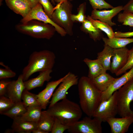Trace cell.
I'll use <instances>...</instances> for the list:
<instances>
[{"instance_id":"20","label":"cell","mask_w":133,"mask_h":133,"mask_svg":"<svg viewBox=\"0 0 133 133\" xmlns=\"http://www.w3.org/2000/svg\"><path fill=\"white\" fill-rule=\"evenodd\" d=\"M42 109L39 105L28 107L27 111L24 113L13 119L37 123L41 115Z\"/></svg>"},{"instance_id":"26","label":"cell","mask_w":133,"mask_h":133,"mask_svg":"<svg viewBox=\"0 0 133 133\" xmlns=\"http://www.w3.org/2000/svg\"><path fill=\"white\" fill-rule=\"evenodd\" d=\"M102 39L104 44L108 45L115 49L124 48L128 44L133 43V38L114 37L110 38L103 37Z\"/></svg>"},{"instance_id":"33","label":"cell","mask_w":133,"mask_h":133,"mask_svg":"<svg viewBox=\"0 0 133 133\" xmlns=\"http://www.w3.org/2000/svg\"><path fill=\"white\" fill-rule=\"evenodd\" d=\"M88 0L93 9L101 10L104 9L112 8L114 7L104 0Z\"/></svg>"},{"instance_id":"28","label":"cell","mask_w":133,"mask_h":133,"mask_svg":"<svg viewBox=\"0 0 133 133\" xmlns=\"http://www.w3.org/2000/svg\"><path fill=\"white\" fill-rule=\"evenodd\" d=\"M86 18L95 27L105 33L108 38H111L114 37V32L111 27L108 24L99 20L94 19L89 15L87 16Z\"/></svg>"},{"instance_id":"40","label":"cell","mask_w":133,"mask_h":133,"mask_svg":"<svg viewBox=\"0 0 133 133\" xmlns=\"http://www.w3.org/2000/svg\"><path fill=\"white\" fill-rule=\"evenodd\" d=\"M123 12L133 14V0H130L123 7Z\"/></svg>"},{"instance_id":"12","label":"cell","mask_w":133,"mask_h":133,"mask_svg":"<svg viewBox=\"0 0 133 133\" xmlns=\"http://www.w3.org/2000/svg\"><path fill=\"white\" fill-rule=\"evenodd\" d=\"M22 74L16 80L10 81L7 86L6 94L8 97L14 103L21 101V96L25 89Z\"/></svg>"},{"instance_id":"9","label":"cell","mask_w":133,"mask_h":133,"mask_svg":"<svg viewBox=\"0 0 133 133\" xmlns=\"http://www.w3.org/2000/svg\"><path fill=\"white\" fill-rule=\"evenodd\" d=\"M32 19L38 20L52 25L55 28L56 32L62 37L65 36L67 34L65 31L54 23L47 15L42 6L39 3L32 8L28 15L21 19L20 22L25 23Z\"/></svg>"},{"instance_id":"35","label":"cell","mask_w":133,"mask_h":133,"mask_svg":"<svg viewBox=\"0 0 133 133\" xmlns=\"http://www.w3.org/2000/svg\"><path fill=\"white\" fill-rule=\"evenodd\" d=\"M133 67V47L129 50V56L127 62L125 66L115 74L118 76L126 72L128 70Z\"/></svg>"},{"instance_id":"19","label":"cell","mask_w":133,"mask_h":133,"mask_svg":"<svg viewBox=\"0 0 133 133\" xmlns=\"http://www.w3.org/2000/svg\"><path fill=\"white\" fill-rule=\"evenodd\" d=\"M116 79L106 72L90 79L95 86L103 92L109 88Z\"/></svg>"},{"instance_id":"3","label":"cell","mask_w":133,"mask_h":133,"mask_svg":"<svg viewBox=\"0 0 133 133\" xmlns=\"http://www.w3.org/2000/svg\"><path fill=\"white\" fill-rule=\"evenodd\" d=\"M56 56L53 52L47 50L34 51L30 55L27 65L23 68L22 74L24 81L34 73L52 69Z\"/></svg>"},{"instance_id":"23","label":"cell","mask_w":133,"mask_h":133,"mask_svg":"<svg viewBox=\"0 0 133 133\" xmlns=\"http://www.w3.org/2000/svg\"><path fill=\"white\" fill-rule=\"evenodd\" d=\"M12 130L17 133H30L37 128V123L13 119Z\"/></svg>"},{"instance_id":"24","label":"cell","mask_w":133,"mask_h":133,"mask_svg":"<svg viewBox=\"0 0 133 133\" xmlns=\"http://www.w3.org/2000/svg\"><path fill=\"white\" fill-rule=\"evenodd\" d=\"M114 50L109 46L104 44L103 50L97 53V59L107 71L110 70V69L111 59L113 55Z\"/></svg>"},{"instance_id":"16","label":"cell","mask_w":133,"mask_h":133,"mask_svg":"<svg viewBox=\"0 0 133 133\" xmlns=\"http://www.w3.org/2000/svg\"><path fill=\"white\" fill-rule=\"evenodd\" d=\"M133 78V67L120 77L116 78L109 88L102 92L101 101L108 99L114 92Z\"/></svg>"},{"instance_id":"17","label":"cell","mask_w":133,"mask_h":133,"mask_svg":"<svg viewBox=\"0 0 133 133\" xmlns=\"http://www.w3.org/2000/svg\"><path fill=\"white\" fill-rule=\"evenodd\" d=\"M7 6L14 13L25 17L32 8L27 0H5Z\"/></svg>"},{"instance_id":"21","label":"cell","mask_w":133,"mask_h":133,"mask_svg":"<svg viewBox=\"0 0 133 133\" xmlns=\"http://www.w3.org/2000/svg\"><path fill=\"white\" fill-rule=\"evenodd\" d=\"M83 61L87 66L89 70L87 77L92 79L97 76L106 72L107 70L97 59L92 60L84 58Z\"/></svg>"},{"instance_id":"22","label":"cell","mask_w":133,"mask_h":133,"mask_svg":"<svg viewBox=\"0 0 133 133\" xmlns=\"http://www.w3.org/2000/svg\"><path fill=\"white\" fill-rule=\"evenodd\" d=\"M81 31L88 34L90 38L94 41L100 40L103 37L102 31L95 27L87 18L80 27Z\"/></svg>"},{"instance_id":"34","label":"cell","mask_w":133,"mask_h":133,"mask_svg":"<svg viewBox=\"0 0 133 133\" xmlns=\"http://www.w3.org/2000/svg\"><path fill=\"white\" fill-rule=\"evenodd\" d=\"M69 127L61 122L56 118H54V120L51 131V133H63L65 131L67 130Z\"/></svg>"},{"instance_id":"32","label":"cell","mask_w":133,"mask_h":133,"mask_svg":"<svg viewBox=\"0 0 133 133\" xmlns=\"http://www.w3.org/2000/svg\"><path fill=\"white\" fill-rule=\"evenodd\" d=\"M15 103L9 98L1 96L0 97V113L1 114L9 109Z\"/></svg>"},{"instance_id":"37","label":"cell","mask_w":133,"mask_h":133,"mask_svg":"<svg viewBox=\"0 0 133 133\" xmlns=\"http://www.w3.org/2000/svg\"><path fill=\"white\" fill-rule=\"evenodd\" d=\"M16 73L9 68H0V79L11 78L15 76Z\"/></svg>"},{"instance_id":"5","label":"cell","mask_w":133,"mask_h":133,"mask_svg":"<svg viewBox=\"0 0 133 133\" xmlns=\"http://www.w3.org/2000/svg\"><path fill=\"white\" fill-rule=\"evenodd\" d=\"M73 6L70 1L58 3L54 7L51 19L57 25L63 28L67 34L72 36L73 34L74 22L71 17Z\"/></svg>"},{"instance_id":"18","label":"cell","mask_w":133,"mask_h":133,"mask_svg":"<svg viewBox=\"0 0 133 133\" xmlns=\"http://www.w3.org/2000/svg\"><path fill=\"white\" fill-rule=\"evenodd\" d=\"M52 71L51 69L40 72L36 77L24 81L25 88L29 91L42 86L45 82H48L51 79L50 74Z\"/></svg>"},{"instance_id":"4","label":"cell","mask_w":133,"mask_h":133,"mask_svg":"<svg viewBox=\"0 0 133 133\" xmlns=\"http://www.w3.org/2000/svg\"><path fill=\"white\" fill-rule=\"evenodd\" d=\"M15 28L18 32L33 38L48 40L52 38L56 32L52 25L35 19L18 23Z\"/></svg>"},{"instance_id":"39","label":"cell","mask_w":133,"mask_h":133,"mask_svg":"<svg viewBox=\"0 0 133 133\" xmlns=\"http://www.w3.org/2000/svg\"><path fill=\"white\" fill-rule=\"evenodd\" d=\"M114 37H118L128 38L133 37V31L123 32L118 31L114 32Z\"/></svg>"},{"instance_id":"11","label":"cell","mask_w":133,"mask_h":133,"mask_svg":"<svg viewBox=\"0 0 133 133\" xmlns=\"http://www.w3.org/2000/svg\"><path fill=\"white\" fill-rule=\"evenodd\" d=\"M129 50L126 47L114 49L110 71L115 74L126 64L128 58Z\"/></svg>"},{"instance_id":"41","label":"cell","mask_w":133,"mask_h":133,"mask_svg":"<svg viewBox=\"0 0 133 133\" xmlns=\"http://www.w3.org/2000/svg\"><path fill=\"white\" fill-rule=\"evenodd\" d=\"M32 8L35 6L39 2L38 0H27Z\"/></svg>"},{"instance_id":"10","label":"cell","mask_w":133,"mask_h":133,"mask_svg":"<svg viewBox=\"0 0 133 133\" xmlns=\"http://www.w3.org/2000/svg\"><path fill=\"white\" fill-rule=\"evenodd\" d=\"M79 80L78 76L70 72L67 74L65 79L53 93L49 107L66 98V93L68 90L72 86L77 85Z\"/></svg>"},{"instance_id":"38","label":"cell","mask_w":133,"mask_h":133,"mask_svg":"<svg viewBox=\"0 0 133 133\" xmlns=\"http://www.w3.org/2000/svg\"><path fill=\"white\" fill-rule=\"evenodd\" d=\"M10 81L1 80L0 81V96H4L6 94L7 86Z\"/></svg>"},{"instance_id":"14","label":"cell","mask_w":133,"mask_h":133,"mask_svg":"<svg viewBox=\"0 0 133 133\" xmlns=\"http://www.w3.org/2000/svg\"><path fill=\"white\" fill-rule=\"evenodd\" d=\"M123 7L122 5L119 6L108 10L100 11L93 9L90 16L93 19L106 23L112 27L116 25L115 23L112 21V18L123 10Z\"/></svg>"},{"instance_id":"7","label":"cell","mask_w":133,"mask_h":133,"mask_svg":"<svg viewBox=\"0 0 133 133\" xmlns=\"http://www.w3.org/2000/svg\"><path fill=\"white\" fill-rule=\"evenodd\" d=\"M102 122L97 117L87 116L75 122L67 130L71 133H101Z\"/></svg>"},{"instance_id":"36","label":"cell","mask_w":133,"mask_h":133,"mask_svg":"<svg viewBox=\"0 0 133 133\" xmlns=\"http://www.w3.org/2000/svg\"><path fill=\"white\" fill-rule=\"evenodd\" d=\"M38 0L39 2L42 6L45 12L51 19L54 8L49 0Z\"/></svg>"},{"instance_id":"6","label":"cell","mask_w":133,"mask_h":133,"mask_svg":"<svg viewBox=\"0 0 133 133\" xmlns=\"http://www.w3.org/2000/svg\"><path fill=\"white\" fill-rule=\"evenodd\" d=\"M133 100V78L117 90L118 114L121 117L133 116V111L130 108Z\"/></svg>"},{"instance_id":"25","label":"cell","mask_w":133,"mask_h":133,"mask_svg":"<svg viewBox=\"0 0 133 133\" xmlns=\"http://www.w3.org/2000/svg\"><path fill=\"white\" fill-rule=\"evenodd\" d=\"M54 120V118L46 111H42L41 116L37 123L38 129L45 133L50 132Z\"/></svg>"},{"instance_id":"29","label":"cell","mask_w":133,"mask_h":133,"mask_svg":"<svg viewBox=\"0 0 133 133\" xmlns=\"http://www.w3.org/2000/svg\"><path fill=\"white\" fill-rule=\"evenodd\" d=\"M21 100L27 108L33 106L39 105L37 95L30 92L26 88L23 92Z\"/></svg>"},{"instance_id":"43","label":"cell","mask_w":133,"mask_h":133,"mask_svg":"<svg viewBox=\"0 0 133 133\" xmlns=\"http://www.w3.org/2000/svg\"><path fill=\"white\" fill-rule=\"evenodd\" d=\"M73 0H53L55 2L57 3H59L62 2L66 1H71Z\"/></svg>"},{"instance_id":"2","label":"cell","mask_w":133,"mask_h":133,"mask_svg":"<svg viewBox=\"0 0 133 133\" xmlns=\"http://www.w3.org/2000/svg\"><path fill=\"white\" fill-rule=\"evenodd\" d=\"M49 107L48 112L63 124L70 127L79 120L82 111L80 105L66 98Z\"/></svg>"},{"instance_id":"13","label":"cell","mask_w":133,"mask_h":133,"mask_svg":"<svg viewBox=\"0 0 133 133\" xmlns=\"http://www.w3.org/2000/svg\"><path fill=\"white\" fill-rule=\"evenodd\" d=\"M66 76V74L57 80L49 82L45 89L37 95L39 105L42 109L46 108L55 90L63 81Z\"/></svg>"},{"instance_id":"1","label":"cell","mask_w":133,"mask_h":133,"mask_svg":"<svg viewBox=\"0 0 133 133\" xmlns=\"http://www.w3.org/2000/svg\"><path fill=\"white\" fill-rule=\"evenodd\" d=\"M80 106L87 116L92 117L101 101L102 92L100 90L87 76H83L78 84Z\"/></svg>"},{"instance_id":"31","label":"cell","mask_w":133,"mask_h":133,"mask_svg":"<svg viewBox=\"0 0 133 133\" xmlns=\"http://www.w3.org/2000/svg\"><path fill=\"white\" fill-rule=\"evenodd\" d=\"M117 21L122 25L133 27V14L123 12L119 13Z\"/></svg>"},{"instance_id":"42","label":"cell","mask_w":133,"mask_h":133,"mask_svg":"<svg viewBox=\"0 0 133 133\" xmlns=\"http://www.w3.org/2000/svg\"><path fill=\"white\" fill-rule=\"evenodd\" d=\"M32 133H45L44 132L38 129L33 131Z\"/></svg>"},{"instance_id":"15","label":"cell","mask_w":133,"mask_h":133,"mask_svg":"<svg viewBox=\"0 0 133 133\" xmlns=\"http://www.w3.org/2000/svg\"><path fill=\"white\" fill-rule=\"evenodd\" d=\"M106 122L110 126L111 133H125L128 131L130 126L133 123V116L112 117L108 119Z\"/></svg>"},{"instance_id":"44","label":"cell","mask_w":133,"mask_h":133,"mask_svg":"<svg viewBox=\"0 0 133 133\" xmlns=\"http://www.w3.org/2000/svg\"><path fill=\"white\" fill-rule=\"evenodd\" d=\"M51 1L52 2V3L54 4H55V2H54V1H53V0H51Z\"/></svg>"},{"instance_id":"30","label":"cell","mask_w":133,"mask_h":133,"mask_svg":"<svg viewBox=\"0 0 133 133\" xmlns=\"http://www.w3.org/2000/svg\"><path fill=\"white\" fill-rule=\"evenodd\" d=\"M86 9V3L84 2L81 4L77 9L78 13L76 14H72L71 19L74 22H78L82 23L86 19L85 14Z\"/></svg>"},{"instance_id":"8","label":"cell","mask_w":133,"mask_h":133,"mask_svg":"<svg viewBox=\"0 0 133 133\" xmlns=\"http://www.w3.org/2000/svg\"><path fill=\"white\" fill-rule=\"evenodd\" d=\"M117 90L108 99L102 101L94 112L92 117H97L102 122L115 117L118 114Z\"/></svg>"},{"instance_id":"27","label":"cell","mask_w":133,"mask_h":133,"mask_svg":"<svg viewBox=\"0 0 133 133\" xmlns=\"http://www.w3.org/2000/svg\"><path fill=\"white\" fill-rule=\"evenodd\" d=\"M27 110V107L23 101H21L15 103L9 109L3 113L2 115L13 119L22 115Z\"/></svg>"}]
</instances>
